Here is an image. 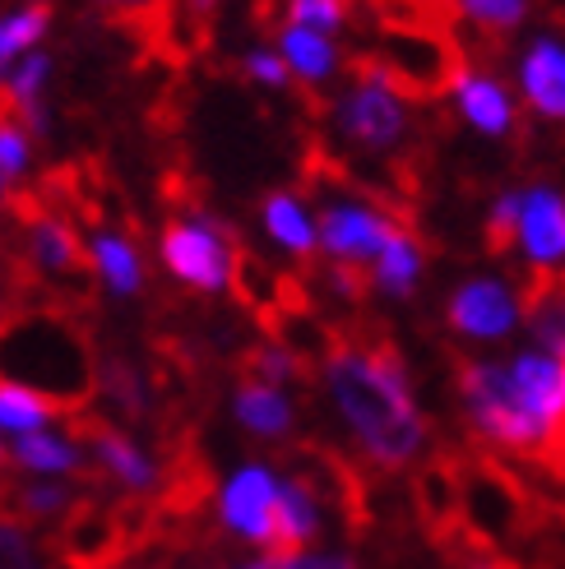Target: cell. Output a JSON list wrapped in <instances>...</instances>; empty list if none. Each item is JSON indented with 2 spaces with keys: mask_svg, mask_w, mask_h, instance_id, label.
<instances>
[{
  "mask_svg": "<svg viewBox=\"0 0 565 569\" xmlns=\"http://www.w3.org/2000/svg\"><path fill=\"white\" fill-rule=\"evenodd\" d=\"M320 380L344 431L376 468H408L427 449V417L404 357L389 343H334L320 361Z\"/></svg>",
  "mask_w": 565,
  "mask_h": 569,
  "instance_id": "cell-1",
  "label": "cell"
},
{
  "mask_svg": "<svg viewBox=\"0 0 565 569\" xmlns=\"http://www.w3.org/2000/svg\"><path fill=\"white\" fill-rule=\"evenodd\" d=\"M459 398L468 421L500 449L547 453L565 445V361L543 348L511 361H468Z\"/></svg>",
  "mask_w": 565,
  "mask_h": 569,
  "instance_id": "cell-2",
  "label": "cell"
},
{
  "mask_svg": "<svg viewBox=\"0 0 565 569\" xmlns=\"http://www.w3.org/2000/svg\"><path fill=\"white\" fill-rule=\"evenodd\" d=\"M0 380L47 393L51 403L79 408L98 385V366L83 329L61 310H19L0 320Z\"/></svg>",
  "mask_w": 565,
  "mask_h": 569,
  "instance_id": "cell-3",
  "label": "cell"
},
{
  "mask_svg": "<svg viewBox=\"0 0 565 569\" xmlns=\"http://www.w3.org/2000/svg\"><path fill=\"white\" fill-rule=\"evenodd\" d=\"M334 130L361 153H389L408 134V98L385 66H357V79L334 102Z\"/></svg>",
  "mask_w": 565,
  "mask_h": 569,
  "instance_id": "cell-4",
  "label": "cell"
},
{
  "mask_svg": "<svg viewBox=\"0 0 565 569\" xmlns=\"http://www.w3.org/2000/svg\"><path fill=\"white\" fill-rule=\"evenodd\" d=\"M158 254H162V269L195 292H228L237 282V254L228 246V222H218L205 209L167 222Z\"/></svg>",
  "mask_w": 565,
  "mask_h": 569,
  "instance_id": "cell-5",
  "label": "cell"
},
{
  "mask_svg": "<svg viewBox=\"0 0 565 569\" xmlns=\"http://www.w3.org/2000/svg\"><path fill=\"white\" fill-rule=\"evenodd\" d=\"M282 477L269 463H241L222 477L218 487V523L241 542L269 551L274 537V505H278Z\"/></svg>",
  "mask_w": 565,
  "mask_h": 569,
  "instance_id": "cell-6",
  "label": "cell"
},
{
  "mask_svg": "<svg viewBox=\"0 0 565 569\" xmlns=\"http://www.w3.org/2000/svg\"><path fill=\"white\" fill-rule=\"evenodd\" d=\"M320 222V250L334 264H376V254L385 250V241L399 232L385 209L366 204V199H329V204L316 213Z\"/></svg>",
  "mask_w": 565,
  "mask_h": 569,
  "instance_id": "cell-7",
  "label": "cell"
},
{
  "mask_svg": "<svg viewBox=\"0 0 565 569\" xmlns=\"http://www.w3.org/2000/svg\"><path fill=\"white\" fill-rule=\"evenodd\" d=\"M445 316H449V329L473 338V343H500L524 320V301L505 278H468L449 292Z\"/></svg>",
  "mask_w": 565,
  "mask_h": 569,
  "instance_id": "cell-8",
  "label": "cell"
},
{
  "mask_svg": "<svg viewBox=\"0 0 565 569\" xmlns=\"http://www.w3.org/2000/svg\"><path fill=\"white\" fill-rule=\"evenodd\" d=\"M515 246L524 250V260L552 273L556 264H565V194L552 186H533L519 194V232Z\"/></svg>",
  "mask_w": 565,
  "mask_h": 569,
  "instance_id": "cell-9",
  "label": "cell"
},
{
  "mask_svg": "<svg viewBox=\"0 0 565 569\" xmlns=\"http://www.w3.org/2000/svg\"><path fill=\"white\" fill-rule=\"evenodd\" d=\"M23 254H28V269H38L42 278H56V282H75L83 273V264H89V246H83L75 227L56 213L28 218Z\"/></svg>",
  "mask_w": 565,
  "mask_h": 569,
  "instance_id": "cell-10",
  "label": "cell"
},
{
  "mask_svg": "<svg viewBox=\"0 0 565 569\" xmlns=\"http://www.w3.org/2000/svg\"><path fill=\"white\" fill-rule=\"evenodd\" d=\"M449 93H455V107L459 117L487 139H500L515 130V98L511 89L487 74V70H455V79H449Z\"/></svg>",
  "mask_w": 565,
  "mask_h": 569,
  "instance_id": "cell-11",
  "label": "cell"
},
{
  "mask_svg": "<svg viewBox=\"0 0 565 569\" xmlns=\"http://www.w3.org/2000/svg\"><path fill=\"white\" fill-rule=\"evenodd\" d=\"M83 436H89V453L102 468V477H111L121 491L145 496L158 487V463L149 459L145 445H135L130 436L111 431V426H98V421H83Z\"/></svg>",
  "mask_w": 565,
  "mask_h": 569,
  "instance_id": "cell-12",
  "label": "cell"
},
{
  "mask_svg": "<svg viewBox=\"0 0 565 569\" xmlns=\"http://www.w3.org/2000/svg\"><path fill=\"white\" fill-rule=\"evenodd\" d=\"M519 93L547 121H565V42L533 38L519 56Z\"/></svg>",
  "mask_w": 565,
  "mask_h": 569,
  "instance_id": "cell-13",
  "label": "cell"
},
{
  "mask_svg": "<svg viewBox=\"0 0 565 569\" xmlns=\"http://www.w3.org/2000/svg\"><path fill=\"white\" fill-rule=\"evenodd\" d=\"M232 421L241 426L250 440H288L293 426H297V408H293L288 389L246 376L232 389Z\"/></svg>",
  "mask_w": 565,
  "mask_h": 569,
  "instance_id": "cell-14",
  "label": "cell"
},
{
  "mask_svg": "<svg viewBox=\"0 0 565 569\" xmlns=\"http://www.w3.org/2000/svg\"><path fill=\"white\" fill-rule=\"evenodd\" d=\"M320 537V500L316 491L297 477H282L278 487V505H274V537L269 551L274 556H293V551H310Z\"/></svg>",
  "mask_w": 565,
  "mask_h": 569,
  "instance_id": "cell-15",
  "label": "cell"
},
{
  "mask_svg": "<svg viewBox=\"0 0 565 569\" xmlns=\"http://www.w3.org/2000/svg\"><path fill=\"white\" fill-rule=\"evenodd\" d=\"M260 227H265V237H269L278 250L293 254V260H310V254L320 250V222H316V213H310L293 190L265 194Z\"/></svg>",
  "mask_w": 565,
  "mask_h": 569,
  "instance_id": "cell-16",
  "label": "cell"
},
{
  "mask_svg": "<svg viewBox=\"0 0 565 569\" xmlns=\"http://www.w3.org/2000/svg\"><path fill=\"white\" fill-rule=\"evenodd\" d=\"M89 269L111 297H139L145 292V254L126 232H102L89 237Z\"/></svg>",
  "mask_w": 565,
  "mask_h": 569,
  "instance_id": "cell-17",
  "label": "cell"
},
{
  "mask_svg": "<svg viewBox=\"0 0 565 569\" xmlns=\"http://www.w3.org/2000/svg\"><path fill=\"white\" fill-rule=\"evenodd\" d=\"M10 463L28 477H42V481H56L66 472H79L83 468V445L75 436H61V431H38V436H19L10 440Z\"/></svg>",
  "mask_w": 565,
  "mask_h": 569,
  "instance_id": "cell-18",
  "label": "cell"
},
{
  "mask_svg": "<svg viewBox=\"0 0 565 569\" xmlns=\"http://www.w3.org/2000/svg\"><path fill=\"white\" fill-rule=\"evenodd\" d=\"M278 51H282V61H288V70L306 83V89H320V83H329L338 74V47L325 33L282 23L278 28Z\"/></svg>",
  "mask_w": 565,
  "mask_h": 569,
  "instance_id": "cell-19",
  "label": "cell"
},
{
  "mask_svg": "<svg viewBox=\"0 0 565 569\" xmlns=\"http://www.w3.org/2000/svg\"><path fill=\"white\" fill-rule=\"evenodd\" d=\"M51 33V6L47 0H28V6L0 14V83L23 61V56L42 51V38Z\"/></svg>",
  "mask_w": 565,
  "mask_h": 569,
  "instance_id": "cell-20",
  "label": "cell"
},
{
  "mask_svg": "<svg viewBox=\"0 0 565 569\" xmlns=\"http://www.w3.org/2000/svg\"><path fill=\"white\" fill-rule=\"evenodd\" d=\"M371 282H376L380 297H413L417 292V282H422V246L413 241L408 227H399V232L385 241V250L376 254Z\"/></svg>",
  "mask_w": 565,
  "mask_h": 569,
  "instance_id": "cell-21",
  "label": "cell"
},
{
  "mask_svg": "<svg viewBox=\"0 0 565 569\" xmlns=\"http://www.w3.org/2000/svg\"><path fill=\"white\" fill-rule=\"evenodd\" d=\"M61 403H51L47 393L28 389V385H14V380H0V436H38L56 421Z\"/></svg>",
  "mask_w": 565,
  "mask_h": 569,
  "instance_id": "cell-22",
  "label": "cell"
},
{
  "mask_svg": "<svg viewBox=\"0 0 565 569\" xmlns=\"http://www.w3.org/2000/svg\"><path fill=\"white\" fill-rule=\"evenodd\" d=\"M524 320H528L533 338L543 343V352L565 361V282H543V288L524 301Z\"/></svg>",
  "mask_w": 565,
  "mask_h": 569,
  "instance_id": "cell-23",
  "label": "cell"
},
{
  "mask_svg": "<svg viewBox=\"0 0 565 569\" xmlns=\"http://www.w3.org/2000/svg\"><path fill=\"white\" fill-rule=\"evenodd\" d=\"M47 83H51V56L47 51H33V56H23V61L6 74V102L19 111V117H28V111H38L47 107Z\"/></svg>",
  "mask_w": 565,
  "mask_h": 569,
  "instance_id": "cell-24",
  "label": "cell"
},
{
  "mask_svg": "<svg viewBox=\"0 0 565 569\" xmlns=\"http://www.w3.org/2000/svg\"><path fill=\"white\" fill-rule=\"evenodd\" d=\"M70 505H75V491L61 487V481H42V477H33L28 487L14 491V509H19L23 519H33V523H47V519L70 515Z\"/></svg>",
  "mask_w": 565,
  "mask_h": 569,
  "instance_id": "cell-25",
  "label": "cell"
},
{
  "mask_svg": "<svg viewBox=\"0 0 565 569\" xmlns=\"http://www.w3.org/2000/svg\"><path fill=\"white\" fill-rule=\"evenodd\" d=\"M282 23L334 38L348 23V0H282Z\"/></svg>",
  "mask_w": 565,
  "mask_h": 569,
  "instance_id": "cell-26",
  "label": "cell"
},
{
  "mask_svg": "<svg viewBox=\"0 0 565 569\" xmlns=\"http://www.w3.org/2000/svg\"><path fill=\"white\" fill-rule=\"evenodd\" d=\"M246 371H250V380H265V385L282 389V385H293L301 376V357L288 343H260V348H250Z\"/></svg>",
  "mask_w": 565,
  "mask_h": 569,
  "instance_id": "cell-27",
  "label": "cell"
},
{
  "mask_svg": "<svg viewBox=\"0 0 565 569\" xmlns=\"http://www.w3.org/2000/svg\"><path fill=\"white\" fill-rule=\"evenodd\" d=\"M459 10L468 23H477L483 33H515L528 19V0H459Z\"/></svg>",
  "mask_w": 565,
  "mask_h": 569,
  "instance_id": "cell-28",
  "label": "cell"
},
{
  "mask_svg": "<svg viewBox=\"0 0 565 569\" xmlns=\"http://www.w3.org/2000/svg\"><path fill=\"white\" fill-rule=\"evenodd\" d=\"M241 74H246L250 83H260V89H269V93L288 89V79H293V70H288V61H282L278 47H246Z\"/></svg>",
  "mask_w": 565,
  "mask_h": 569,
  "instance_id": "cell-29",
  "label": "cell"
},
{
  "mask_svg": "<svg viewBox=\"0 0 565 569\" xmlns=\"http://www.w3.org/2000/svg\"><path fill=\"white\" fill-rule=\"evenodd\" d=\"M0 569H47L38 542L14 519H0Z\"/></svg>",
  "mask_w": 565,
  "mask_h": 569,
  "instance_id": "cell-30",
  "label": "cell"
},
{
  "mask_svg": "<svg viewBox=\"0 0 565 569\" xmlns=\"http://www.w3.org/2000/svg\"><path fill=\"white\" fill-rule=\"evenodd\" d=\"M28 158H33V134H28V126L0 121V177L6 181L28 177Z\"/></svg>",
  "mask_w": 565,
  "mask_h": 569,
  "instance_id": "cell-31",
  "label": "cell"
},
{
  "mask_svg": "<svg viewBox=\"0 0 565 569\" xmlns=\"http://www.w3.org/2000/svg\"><path fill=\"white\" fill-rule=\"evenodd\" d=\"M102 389L117 398L126 412H145L149 408V393H145V380H139L126 361H107L102 366Z\"/></svg>",
  "mask_w": 565,
  "mask_h": 569,
  "instance_id": "cell-32",
  "label": "cell"
},
{
  "mask_svg": "<svg viewBox=\"0 0 565 569\" xmlns=\"http://www.w3.org/2000/svg\"><path fill=\"white\" fill-rule=\"evenodd\" d=\"M519 194H524V190L496 194V204H492V213H487V237H492L496 250H500V246H515V232H519Z\"/></svg>",
  "mask_w": 565,
  "mask_h": 569,
  "instance_id": "cell-33",
  "label": "cell"
},
{
  "mask_svg": "<svg viewBox=\"0 0 565 569\" xmlns=\"http://www.w3.org/2000/svg\"><path fill=\"white\" fill-rule=\"evenodd\" d=\"M282 569H361L348 551H293V556H282Z\"/></svg>",
  "mask_w": 565,
  "mask_h": 569,
  "instance_id": "cell-34",
  "label": "cell"
},
{
  "mask_svg": "<svg viewBox=\"0 0 565 569\" xmlns=\"http://www.w3.org/2000/svg\"><path fill=\"white\" fill-rule=\"evenodd\" d=\"M232 569H282V556H274V551H260L256 560H246V565H232Z\"/></svg>",
  "mask_w": 565,
  "mask_h": 569,
  "instance_id": "cell-35",
  "label": "cell"
},
{
  "mask_svg": "<svg viewBox=\"0 0 565 569\" xmlns=\"http://www.w3.org/2000/svg\"><path fill=\"white\" fill-rule=\"evenodd\" d=\"M186 6H190V10H195V14H209V10H214V6H218V0H186Z\"/></svg>",
  "mask_w": 565,
  "mask_h": 569,
  "instance_id": "cell-36",
  "label": "cell"
},
{
  "mask_svg": "<svg viewBox=\"0 0 565 569\" xmlns=\"http://www.w3.org/2000/svg\"><path fill=\"white\" fill-rule=\"evenodd\" d=\"M98 6H145V0H98Z\"/></svg>",
  "mask_w": 565,
  "mask_h": 569,
  "instance_id": "cell-37",
  "label": "cell"
},
{
  "mask_svg": "<svg viewBox=\"0 0 565 569\" xmlns=\"http://www.w3.org/2000/svg\"><path fill=\"white\" fill-rule=\"evenodd\" d=\"M0 204H6V177H0Z\"/></svg>",
  "mask_w": 565,
  "mask_h": 569,
  "instance_id": "cell-38",
  "label": "cell"
},
{
  "mask_svg": "<svg viewBox=\"0 0 565 569\" xmlns=\"http://www.w3.org/2000/svg\"><path fill=\"white\" fill-rule=\"evenodd\" d=\"M6 459H10V449H6V445H0V463H6Z\"/></svg>",
  "mask_w": 565,
  "mask_h": 569,
  "instance_id": "cell-39",
  "label": "cell"
}]
</instances>
